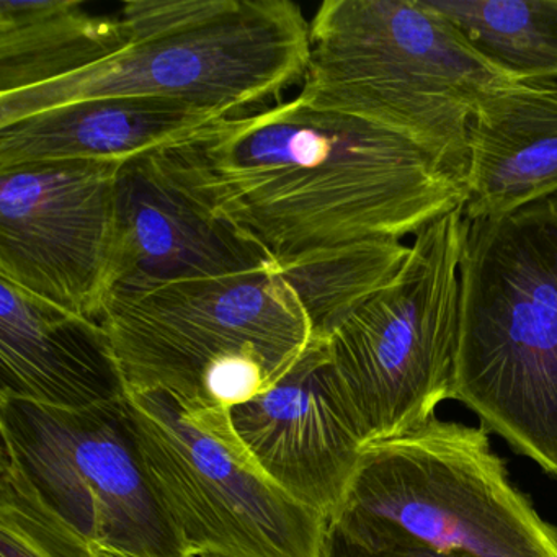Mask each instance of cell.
<instances>
[{"label": "cell", "mask_w": 557, "mask_h": 557, "mask_svg": "<svg viewBox=\"0 0 557 557\" xmlns=\"http://www.w3.org/2000/svg\"><path fill=\"white\" fill-rule=\"evenodd\" d=\"M191 190L275 265L404 240L466 203V185L383 126L298 99L223 119L168 148Z\"/></svg>", "instance_id": "cell-1"}, {"label": "cell", "mask_w": 557, "mask_h": 557, "mask_svg": "<svg viewBox=\"0 0 557 557\" xmlns=\"http://www.w3.org/2000/svg\"><path fill=\"white\" fill-rule=\"evenodd\" d=\"M120 18L129 41L122 51L0 96V128L112 97L174 100L233 119L275 102L308 66L311 22L289 0H133Z\"/></svg>", "instance_id": "cell-2"}, {"label": "cell", "mask_w": 557, "mask_h": 557, "mask_svg": "<svg viewBox=\"0 0 557 557\" xmlns=\"http://www.w3.org/2000/svg\"><path fill=\"white\" fill-rule=\"evenodd\" d=\"M453 399L557 478V194L468 220Z\"/></svg>", "instance_id": "cell-3"}, {"label": "cell", "mask_w": 557, "mask_h": 557, "mask_svg": "<svg viewBox=\"0 0 557 557\" xmlns=\"http://www.w3.org/2000/svg\"><path fill=\"white\" fill-rule=\"evenodd\" d=\"M510 79L425 0H325L296 99L391 129L465 182L472 115Z\"/></svg>", "instance_id": "cell-4"}, {"label": "cell", "mask_w": 557, "mask_h": 557, "mask_svg": "<svg viewBox=\"0 0 557 557\" xmlns=\"http://www.w3.org/2000/svg\"><path fill=\"white\" fill-rule=\"evenodd\" d=\"M99 322L126 391L230 410L272 389L315 338L276 265L113 296Z\"/></svg>", "instance_id": "cell-5"}, {"label": "cell", "mask_w": 557, "mask_h": 557, "mask_svg": "<svg viewBox=\"0 0 557 557\" xmlns=\"http://www.w3.org/2000/svg\"><path fill=\"white\" fill-rule=\"evenodd\" d=\"M329 523L363 543L409 541L461 557H557V528L511 484L487 429L438 417L364 446Z\"/></svg>", "instance_id": "cell-6"}, {"label": "cell", "mask_w": 557, "mask_h": 557, "mask_svg": "<svg viewBox=\"0 0 557 557\" xmlns=\"http://www.w3.org/2000/svg\"><path fill=\"white\" fill-rule=\"evenodd\" d=\"M125 409L184 556L322 557L327 518L259 468L230 409L168 391H126Z\"/></svg>", "instance_id": "cell-7"}, {"label": "cell", "mask_w": 557, "mask_h": 557, "mask_svg": "<svg viewBox=\"0 0 557 557\" xmlns=\"http://www.w3.org/2000/svg\"><path fill=\"white\" fill-rule=\"evenodd\" d=\"M466 226L459 208L423 227L399 273L329 338L367 445L425 425L455 396Z\"/></svg>", "instance_id": "cell-8"}, {"label": "cell", "mask_w": 557, "mask_h": 557, "mask_svg": "<svg viewBox=\"0 0 557 557\" xmlns=\"http://www.w3.org/2000/svg\"><path fill=\"white\" fill-rule=\"evenodd\" d=\"M0 502L38 511L89 544L184 557L146 475L125 399L58 409L0 397Z\"/></svg>", "instance_id": "cell-9"}, {"label": "cell", "mask_w": 557, "mask_h": 557, "mask_svg": "<svg viewBox=\"0 0 557 557\" xmlns=\"http://www.w3.org/2000/svg\"><path fill=\"white\" fill-rule=\"evenodd\" d=\"M122 164L54 161L0 169V280L100 321Z\"/></svg>", "instance_id": "cell-10"}, {"label": "cell", "mask_w": 557, "mask_h": 557, "mask_svg": "<svg viewBox=\"0 0 557 557\" xmlns=\"http://www.w3.org/2000/svg\"><path fill=\"white\" fill-rule=\"evenodd\" d=\"M275 265L191 190L168 149L123 162L116 177L110 298L169 283ZM107 306V305H106Z\"/></svg>", "instance_id": "cell-11"}, {"label": "cell", "mask_w": 557, "mask_h": 557, "mask_svg": "<svg viewBox=\"0 0 557 557\" xmlns=\"http://www.w3.org/2000/svg\"><path fill=\"white\" fill-rule=\"evenodd\" d=\"M230 413L259 468L289 497L331 520L367 442L335 381L329 341L314 338L272 389Z\"/></svg>", "instance_id": "cell-12"}, {"label": "cell", "mask_w": 557, "mask_h": 557, "mask_svg": "<svg viewBox=\"0 0 557 557\" xmlns=\"http://www.w3.org/2000/svg\"><path fill=\"white\" fill-rule=\"evenodd\" d=\"M125 396L99 321L0 280V397L79 410Z\"/></svg>", "instance_id": "cell-13"}, {"label": "cell", "mask_w": 557, "mask_h": 557, "mask_svg": "<svg viewBox=\"0 0 557 557\" xmlns=\"http://www.w3.org/2000/svg\"><path fill=\"white\" fill-rule=\"evenodd\" d=\"M468 220L500 216L557 194V79H510L472 115Z\"/></svg>", "instance_id": "cell-14"}, {"label": "cell", "mask_w": 557, "mask_h": 557, "mask_svg": "<svg viewBox=\"0 0 557 557\" xmlns=\"http://www.w3.org/2000/svg\"><path fill=\"white\" fill-rule=\"evenodd\" d=\"M223 116L174 100L112 97L54 107L0 128V169L119 161L188 141Z\"/></svg>", "instance_id": "cell-15"}, {"label": "cell", "mask_w": 557, "mask_h": 557, "mask_svg": "<svg viewBox=\"0 0 557 557\" xmlns=\"http://www.w3.org/2000/svg\"><path fill=\"white\" fill-rule=\"evenodd\" d=\"M120 17L77 0H0V96L44 86L128 45Z\"/></svg>", "instance_id": "cell-16"}, {"label": "cell", "mask_w": 557, "mask_h": 557, "mask_svg": "<svg viewBox=\"0 0 557 557\" xmlns=\"http://www.w3.org/2000/svg\"><path fill=\"white\" fill-rule=\"evenodd\" d=\"M513 79H557V0H425Z\"/></svg>", "instance_id": "cell-17"}, {"label": "cell", "mask_w": 557, "mask_h": 557, "mask_svg": "<svg viewBox=\"0 0 557 557\" xmlns=\"http://www.w3.org/2000/svg\"><path fill=\"white\" fill-rule=\"evenodd\" d=\"M0 557H92L90 544L38 511L0 504Z\"/></svg>", "instance_id": "cell-18"}, {"label": "cell", "mask_w": 557, "mask_h": 557, "mask_svg": "<svg viewBox=\"0 0 557 557\" xmlns=\"http://www.w3.org/2000/svg\"><path fill=\"white\" fill-rule=\"evenodd\" d=\"M322 557H461L453 554L438 553L430 547L409 541H381V543H363L351 540L337 527L329 523L325 533Z\"/></svg>", "instance_id": "cell-19"}, {"label": "cell", "mask_w": 557, "mask_h": 557, "mask_svg": "<svg viewBox=\"0 0 557 557\" xmlns=\"http://www.w3.org/2000/svg\"><path fill=\"white\" fill-rule=\"evenodd\" d=\"M90 553H92V557H139L135 554L123 553L115 547L102 546V544H90Z\"/></svg>", "instance_id": "cell-20"}, {"label": "cell", "mask_w": 557, "mask_h": 557, "mask_svg": "<svg viewBox=\"0 0 557 557\" xmlns=\"http://www.w3.org/2000/svg\"><path fill=\"white\" fill-rule=\"evenodd\" d=\"M184 557H216V556H211V554H205V553H190V554H185Z\"/></svg>", "instance_id": "cell-21"}]
</instances>
